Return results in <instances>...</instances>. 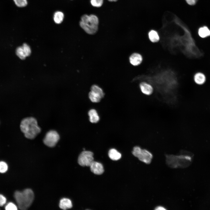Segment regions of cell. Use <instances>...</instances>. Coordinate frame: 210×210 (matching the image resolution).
<instances>
[{"mask_svg": "<svg viewBox=\"0 0 210 210\" xmlns=\"http://www.w3.org/2000/svg\"><path fill=\"white\" fill-rule=\"evenodd\" d=\"M132 153L140 160L146 164H149L151 162L152 154L146 149H142L140 147L136 146L133 148Z\"/></svg>", "mask_w": 210, "mask_h": 210, "instance_id": "5b68a950", "label": "cell"}, {"mask_svg": "<svg viewBox=\"0 0 210 210\" xmlns=\"http://www.w3.org/2000/svg\"><path fill=\"white\" fill-rule=\"evenodd\" d=\"M108 1L110 2H116L118 0H108Z\"/></svg>", "mask_w": 210, "mask_h": 210, "instance_id": "83f0119b", "label": "cell"}, {"mask_svg": "<svg viewBox=\"0 0 210 210\" xmlns=\"http://www.w3.org/2000/svg\"><path fill=\"white\" fill-rule=\"evenodd\" d=\"M166 209L162 206H158L155 208L156 210H165Z\"/></svg>", "mask_w": 210, "mask_h": 210, "instance_id": "4316f807", "label": "cell"}, {"mask_svg": "<svg viewBox=\"0 0 210 210\" xmlns=\"http://www.w3.org/2000/svg\"><path fill=\"white\" fill-rule=\"evenodd\" d=\"M89 97L90 100L93 102H98L102 98L99 94L92 91L89 93Z\"/></svg>", "mask_w": 210, "mask_h": 210, "instance_id": "d6986e66", "label": "cell"}, {"mask_svg": "<svg viewBox=\"0 0 210 210\" xmlns=\"http://www.w3.org/2000/svg\"><path fill=\"white\" fill-rule=\"evenodd\" d=\"M31 52L30 47L26 43H24L22 46L18 47L16 50L17 55L21 59L23 60L29 55Z\"/></svg>", "mask_w": 210, "mask_h": 210, "instance_id": "ba28073f", "label": "cell"}, {"mask_svg": "<svg viewBox=\"0 0 210 210\" xmlns=\"http://www.w3.org/2000/svg\"><path fill=\"white\" fill-rule=\"evenodd\" d=\"M90 121L93 123L97 122L99 120V118L96 111L94 109L90 110L88 112Z\"/></svg>", "mask_w": 210, "mask_h": 210, "instance_id": "5bb4252c", "label": "cell"}, {"mask_svg": "<svg viewBox=\"0 0 210 210\" xmlns=\"http://www.w3.org/2000/svg\"><path fill=\"white\" fill-rule=\"evenodd\" d=\"M9 168L8 163L5 161L0 160V173L4 174L7 172Z\"/></svg>", "mask_w": 210, "mask_h": 210, "instance_id": "ffe728a7", "label": "cell"}, {"mask_svg": "<svg viewBox=\"0 0 210 210\" xmlns=\"http://www.w3.org/2000/svg\"><path fill=\"white\" fill-rule=\"evenodd\" d=\"M13 1L16 5L19 7H25L28 4L27 0H13Z\"/></svg>", "mask_w": 210, "mask_h": 210, "instance_id": "cb8c5ba5", "label": "cell"}, {"mask_svg": "<svg viewBox=\"0 0 210 210\" xmlns=\"http://www.w3.org/2000/svg\"><path fill=\"white\" fill-rule=\"evenodd\" d=\"M72 204L71 200L68 198H64L60 201L59 207L62 209L66 210L71 208Z\"/></svg>", "mask_w": 210, "mask_h": 210, "instance_id": "4fadbf2b", "label": "cell"}, {"mask_svg": "<svg viewBox=\"0 0 210 210\" xmlns=\"http://www.w3.org/2000/svg\"><path fill=\"white\" fill-rule=\"evenodd\" d=\"M148 37L149 41L153 43H156L159 42L160 36L158 32L154 30H151L148 32Z\"/></svg>", "mask_w": 210, "mask_h": 210, "instance_id": "7c38bea8", "label": "cell"}, {"mask_svg": "<svg viewBox=\"0 0 210 210\" xmlns=\"http://www.w3.org/2000/svg\"><path fill=\"white\" fill-rule=\"evenodd\" d=\"M108 155L110 158L113 160H117L120 159L121 157V154L116 149L112 148L108 151Z\"/></svg>", "mask_w": 210, "mask_h": 210, "instance_id": "9a60e30c", "label": "cell"}, {"mask_svg": "<svg viewBox=\"0 0 210 210\" xmlns=\"http://www.w3.org/2000/svg\"><path fill=\"white\" fill-rule=\"evenodd\" d=\"M99 19L97 16L93 14H84L81 18L79 25L87 33L94 34L98 31Z\"/></svg>", "mask_w": 210, "mask_h": 210, "instance_id": "3957f363", "label": "cell"}, {"mask_svg": "<svg viewBox=\"0 0 210 210\" xmlns=\"http://www.w3.org/2000/svg\"><path fill=\"white\" fill-rule=\"evenodd\" d=\"M20 127L25 137L29 139L34 138L41 131L36 119L32 117L23 119L21 122Z\"/></svg>", "mask_w": 210, "mask_h": 210, "instance_id": "6da1fadb", "label": "cell"}, {"mask_svg": "<svg viewBox=\"0 0 210 210\" xmlns=\"http://www.w3.org/2000/svg\"><path fill=\"white\" fill-rule=\"evenodd\" d=\"M90 167L91 171L95 174L100 175L104 172L102 165L98 162L93 161Z\"/></svg>", "mask_w": 210, "mask_h": 210, "instance_id": "8fae6325", "label": "cell"}, {"mask_svg": "<svg viewBox=\"0 0 210 210\" xmlns=\"http://www.w3.org/2000/svg\"><path fill=\"white\" fill-rule=\"evenodd\" d=\"M64 17V15L63 12L60 11H57L54 13L53 20L55 23L60 24L63 21Z\"/></svg>", "mask_w": 210, "mask_h": 210, "instance_id": "e0dca14e", "label": "cell"}, {"mask_svg": "<svg viewBox=\"0 0 210 210\" xmlns=\"http://www.w3.org/2000/svg\"><path fill=\"white\" fill-rule=\"evenodd\" d=\"M34 197L33 191L30 189H27L21 192L16 191L14 194L18 207L22 210L29 208L33 201Z\"/></svg>", "mask_w": 210, "mask_h": 210, "instance_id": "277c9868", "label": "cell"}, {"mask_svg": "<svg viewBox=\"0 0 210 210\" xmlns=\"http://www.w3.org/2000/svg\"><path fill=\"white\" fill-rule=\"evenodd\" d=\"M139 87L141 92L146 96L151 95L154 92V88L153 85L145 81H141L139 84Z\"/></svg>", "mask_w": 210, "mask_h": 210, "instance_id": "9c48e42d", "label": "cell"}, {"mask_svg": "<svg viewBox=\"0 0 210 210\" xmlns=\"http://www.w3.org/2000/svg\"><path fill=\"white\" fill-rule=\"evenodd\" d=\"M200 36L202 38H205L210 36V30L206 26L200 28L198 30Z\"/></svg>", "mask_w": 210, "mask_h": 210, "instance_id": "ac0fdd59", "label": "cell"}, {"mask_svg": "<svg viewBox=\"0 0 210 210\" xmlns=\"http://www.w3.org/2000/svg\"><path fill=\"white\" fill-rule=\"evenodd\" d=\"M18 206L12 202H7L4 206V209L6 210H17Z\"/></svg>", "mask_w": 210, "mask_h": 210, "instance_id": "7402d4cb", "label": "cell"}, {"mask_svg": "<svg viewBox=\"0 0 210 210\" xmlns=\"http://www.w3.org/2000/svg\"><path fill=\"white\" fill-rule=\"evenodd\" d=\"M93 154L89 151H84L79 155L78 159V162L82 166H90L94 161Z\"/></svg>", "mask_w": 210, "mask_h": 210, "instance_id": "52a82bcc", "label": "cell"}, {"mask_svg": "<svg viewBox=\"0 0 210 210\" xmlns=\"http://www.w3.org/2000/svg\"><path fill=\"white\" fill-rule=\"evenodd\" d=\"M193 156L192 153L188 152H183L178 155H167V162L171 167H186L191 164Z\"/></svg>", "mask_w": 210, "mask_h": 210, "instance_id": "7a4b0ae2", "label": "cell"}, {"mask_svg": "<svg viewBox=\"0 0 210 210\" xmlns=\"http://www.w3.org/2000/svg\"><path fill=\"white\" fill-rule=\"evenodd\" d=\"M130 63L134 66L140 65L143 60V57L142 55L137 52H134L132 53L129 58Z\"/></svg>", "mask_w": 210, "mask_h": 210, "instance_id": "30bf717a", "label": "cell"}, {"mask_svg": "<svg viewBox=\"0 0 210 210\" xmlns=\"http://www.w3.org/2000/svg\"><path fill=\"white\" fill-rule=\"evenodd\" d=\"M91 91L98 94L101 96L102 98L104 96V94L102 90L97 85H92L91 87Z\"/></svg>", "mask_w": 210, "mask_h": 210, "instance_id": "44dd1931", "label": "cell"}, {"mask_svg": "<svg viewBox=\"0 0 210 210\" xmlns=\"http://www.w3.org/2000/svg\"><path fill=\"white\" fill-rule=\"evenodd\" d=\"M7 203L6 197L3 194L0 193V207L4 206Z\"/></svg>", "mask_w": 210, "mask_h": 210, "instance_id": "d4e9b609", "label": "cell"}, {"mask_svg": "<svg viewBox=\"0 0 210 210\" xmlns=\"http://www.w3.org/2000/svg\"><path fill=\"white\" fill-rule=\"evenodd\" d=\"M60 139V135L55 130H51L47 132L43 139L44 144L48 147L55 146Z\"/></svg>", "mask_w": 210, "mask_h": 210, "instance_id": "8992f818", "label": "cell"}, {"mask_svg": "<svg viewBox=\"0 0 210 210\" xmlns=\"http://www.w3.org/2000/svg\"><path fill=\"white\" fill-rule=\"evenodd\" d=\"M194 79L195 83L197 84L201 85L205 81L206 77L205 75L201 73H197L194 76Z\"/></svg>", "mask_w": 210, "mask_h": 210, "instance_id": "2e32d148", "label": "cell"}, {"mask_svg": "<svg viewBox=\"0 0 210 210\" xmlns=\"http://www.w3.org/2000/svg\"><path fill=\"white\" fill-rule=\"evenodd\" d=\"M187 3L189 5H192L195 4L197 0H185Z\"/></svg>", "mask_w": 210, "mask_h": 210, "instance_id": "484cf974", "label": "cell"}, {"mask_svg": "<svg viewBox=\"0 0 210 210\" xmlns=\"http://www.w3.org/2000/svg\"><path fill=\"white\" fill-rule=\"evenodd\" d=\"M104 0H90L91 4L93 7L99 8L103 4Z\"/></svg>", "mask_w": 210, "mask_h": 210, "instance_id": "603a6c76", "label": "cell"}]
</instances>
